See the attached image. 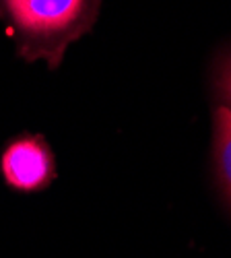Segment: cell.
Masks as SVG:
<instances>
[{
	"label": "cell",
	"mask_w": 231,
	"mask_h": 258,
	"mask_svg": "<svg viewBox=\"0 0 231 258\" xmlns=\"http://www.w3.org/2000/svg\"><path fill=\"white\" fill-rule=\"evenodd\" d=\"M215 159L221 186L231 205V110L225 105L215 112Z\"/></svg>",
	"instance_id": "3"
},
{
	"label": "cell",
	"mask_w": 231,
	"mask_h": 258,
	"mask_svg": "<svg viewBox=\"0 0 231 258\" xmlns=\"http://www.w3.org/2000/svg\"><path fill=\"white\" fill-rule=\"evenodd\" d=\"M215 87L219 97L225 101V107L231 110V52L225 54L217 67V77H215Z\"/></svg>",
	"instance_id": "4"
},
{
	"label": "cell",
	"mask_w": 231,
	"mask_h": 258,
	"mask_svg": "<svg viewBox=\"0 0 231 258\" xmlns=\"http://www.w3.org/2000/svg\"><path fill=\"white\" fill-rule=\"evenodd\" d=\"M21 33V54L27 60L46 58L56 67L62 52L89 27V0H5Z\"/></svg>",
	"instance_id": "1"
},
{
	"label": "cell",
	"mask_w": 231,
	"mask_h": 258,
	"mask_svg": "<svg viewBox=\"0 0 231 258\" xmlns=\"http://www.w3.org/2000/svg\"><path fill=\"white\" fill-rule=\"evenodd\" d=\"M5 182L19 192H35L46 188L54 176V155L41 137H19L7 145L0 157Z\"/></svg>",
	"instance_id": "2"
}]
</instances>
